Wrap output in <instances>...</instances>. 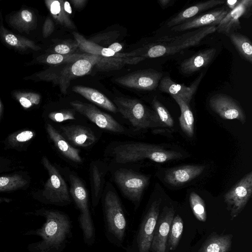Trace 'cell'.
<instances>
[{
    "mask_svg": "<svg viewBox=\"0 0 252 252\" xmlns=\"http://www.w3.org/2000/svg\"><path fill=\"white\" fill-rule=\"evenodd\" d=\"M145 58L136 56L128 58H105L101 57L95 64L96 67L103 71L119 70L126 64H135L145 60Z\"/></svg>",
    "mask_w": 252,
    "mask_h": 252,
    "instance_id": "obj_29",
    "label": "cell"
},
{
    "mask_svg": "<svg viewBox=\"0 0 252 252\" xmlns=\"http://www.w3.org/2000/svg\"><path fill=\"white\" fill-rule=\"evenodd\" d=\"M87 1L86 0H71V2L74 7L77 9L83 8Z\"/></svg>",
    "mask_w": 252,
    "mask_h": 252,
    "instance_id": "obj_48",
    "label": "cell"
},
{
    "mask_svg": "<svg viewBox=\"0 0 252 252\" xmlns=\"http://www.w3.org/2000/svg\"><path fill=\"white\" fill-rule=\"evenodd\" d=\"M229 10L226 6H222L220 8L210 11L173 27L171 30L183 32L195 28L218 26Z\"/></svg>",
    "mask_w": 252,
    "mask_h": 252,
    "instance_id": "obj_17",
    "label": "cell"
},
{
    "mask_svg": "<svg viewBox=\"0 0 252 252\" xmlns=\"http://www.w3.org/2000/svg\"><path fill=\"white\" fill-rule=\"evenodd\" d=\"M224 3V0H210L197 3L179 12L167 22V26L169 28L177 26L201 12Z\"/></svg>",
    "mask_w": 252,
    "mask_h": 252,
    "instance_id": "obj_24",
    "label": "cell"
},
{
    "mask_svg": "<svg viewBox=\"0 0 252 252\" xmlns=\"http://www.w3.org/2000/svg\"><path fill=\"white\" fill-rule=\"evenodd\" d=\"M9 23L18 31L28 33L36 28L37 17L32 11L24 9L12 15Z\"/></svg>",
    "mask_w": 252,
    "mask_h": 252,
    "instance_id": "obj_27",
    "label": "cell"
},
{
    "mask_svg": "<svg viewBox=\"0 0 252 252\" xmlns=\"http://www.w3.org/2000/svg\"><path fill=\"white\" fill-rule=\"evenodd\" d=\"M114 178L123 195L137 208L149 184V177L131 170L120 168L114 173Z\"/></svg>",
    "mask_w": 252,
    "mask_h": 252,
    "instance_id": "obj_10",
    "label": "cell"
},
{
    "mask_svg": "<svg viewBox=\"0 0 252 252\" xmlns=\"http://www.w3.org/2000/svg\"><path fill=\"white\" fill-rule=\"evenodd\" d=\"M90 54H72L61 55L53 53L45 56L41 59V62L52 65H60L74 63L76 61L85 58Z\"/></svg>",
    "mask_w": 252,
    "mask_h": 252,
    "instance_id": "obj_36",
    "label": "cell"
},
{
    "mask_svg": "<svg viewBox=\"0 0 252 252\" xmlns=\"http://www.w3.org/2000/svg\"><path fill=\"white\" fill-rule=\"evenodd\" d=\"M60 129L61 133L68 142L77 146L87 147L93 145L96 140L89 128L81 125L62 126Z\"/></svg>",
    "mask_w": 252,
    "mask_h": 252,
    "instance_id": "obj_20",
    "label": "cell"
},
{
    "mask_svg": "<svg viewBox=\"0 0 252 252\" xmlns=\"http://www.w3.org/2000/svg\"><path fill=\"white\" fill-rule=\"evenodd\" d=\"M55 24L53 20L50 17H47L43 25L42 35L44 38L49 36L54 32Z\"/></svg>",
    "mask_w": 252,
    "mask_h": 252,
    "instance_id": "obj_44",
    "label": "cell"
},
{
    "mask_svg": "<svg viewBox=\"0 0 252 252\" xmlns=\"http://www.w3.org/2000/svg\"><path fill=\"white\" fill-rule=\"evenodd\" d=\"M101 56L90 54L87 57L74 63L57 65L36 74V78L51 81L59 86L61 92L67 93L70 81L88 74L93 67L100 60Z\"/></svg>",
    "mask_w": 252,
    "mask_h": 252,
    "instance_id": "obj_5",
    "label": "cell"
},
{
    "mask_svg": "<svg viewBox=\"0 0 252 252\" xmlns=\"http://www.w3.org/2000/svg\"><path fill=\"white\" fill-rule=\"evenodd\" d=\"M33 130L23 129L10 134L5 138L4 144L7 149H13L18 151L23 150L35 136Z\"/></svg>",
    "mask_w": 252,
    "mask_h": 252,
    "instance_id": "obj_31",
    "label": "cell"
},
{
    "mask_svg": "<svg viewBox=\"0 0 252 252\" xmlns=\"http://www.w3.org/2000/svg\"><path fill=\"white\" fill-rule=\"evenodd\" d=\"M45 129L49 138L62 155L75 163H80L82 162L79 151L72 146L52 125L46 124Z\"/></svg>",
    "mask_w": 252,
    "mask_h": 252,
    "instance_id": "obj_23",
    "label": "cell"
},
{
    "mask_svg": "<svg viewBox=\"0 0 252 252\" xmlns=\"http://www.w3.org/2000/svg\"><path fill=\"white\" fill-rule=\"evenodd\" d=\"M252 0H241L240 3L234 9L229 10L216 26V31L229 36L241 29L240 19L249 17L251 14Z\"/></svg>",
    "mask_w": 252,
    "mask_h": 252,
    "instance_id": "obj_16",
    "label": "cell"
},
{
    "mask_svg": "<svg viewBox=\"0 0 252 252\" xmlns=\"http://www.w3.org/2000/svg\"><path fill=\"white\" fill-rule=\"evenodd\" d=\"M70 104L75 111L85 116L99 127L116 133L125 132V128L113 117L94 105L79 100L71 101Z\"/></svg>",
    "mask_w": 252,
    "mask_h": 252,
    "instance_id": "obj_12",
    "label": "cell"
},
{
    "mask_svg": "<svg viewBox=\"0 0 252 252\" xmlns=\"http://www.w3.org/2000/svg\"><path fill=\"white\" fill-rule=\"evenodd\" d=\"M103 211L106 238L113 245L122 247L127 222L120 198L113 190H108L104 195Z\"/></svg>",
    "mask_w": 252,
    "mask_h": 252,
    "instance_id": "obj_4",
    "label": "cell"
},
{
    "mask_svg": "<svg viewBox=\"0 0 252 252\" xmlns=\"http://www.w3.org/2000/svg\"><path fill=\"white\" fill-rule=\"evenodd\" d=\"M216 50L214 48L202 50L185 60L180 65L182 73L190 75L207 66L214 59Z\"/></svg>",
    "mask_w": 252,
    "mask_h": 252,
    "instance_id": "obj_22",
    "label": "cell"
},
{
    "mask_svg": "<svg viewBox=\"0 0 252 252\" xmlns=\"http://www.w3.org/2000/svg\"><path fill=\"white\" fill-rule=\"evenodd\" d=\"M78 48V45L75 40H67L55 46L54 52L61 55L72 54Z\"/></svg>",
    "mask_w": 252,
    "mask_h": 252,
    "instance_id": "obj_42",
    "label": "cell"
},
{
    "mask_svg": "<svg viewBox=\"0 0 252 252\" xmlns=\"http://www.w3.org/2000/svg\"><path fill=\"white\" fill-rule=\"evenodd\" d=\"M180 107L181 115L179 118L180 127L183 131L189 137L194 135V120L189 105L179 97L171 95Z\"/></svg>",
    "mask_w": 252,
    "mask_h": 252,
    "instance_id": "obj_32",
    "label": "cell"
},
{
    "mask_svg": "<svg viewBox=\"0 0 252 252\" xmlns=\"http://www.w3.org/2000/svg\"><path fill=\"white\" fill-rule=\"evenodd\" d=\"M241 0H227L225 1V6L231 10L237 7L241 2Z\"/></svg>",
    "mask_w": 252,
    "mask_h": 252,
    "instance_id": "obj_46",
    "label": "cell"
},
{
    "mask_svg": "<svg viewBox=\"0 0 252 252\" xmlns=\"http://www.w3.org/2000/svg\"><path fill=\"white\" fill-rule=\"evenodd\" d=\"M3 112V105L0 100V121L1 120Z\"/></svg>",
    "mask_w": 252,
    "mask_h": 252,
    "instance_id": "obj_51",
    "label": "cell"
},
{
    "mask_svg": "<svg viewBox=\"0 0 252 252\" xmlns=\"http://www.w3.org/2000/svg\"><path fill=\"white\" fill-rule=\"evenodd\" d=\"M41 161L49 177L41 191L40 200L45 203L60 206L70 204L72 200L69 191L59 170L46 157L43 156Z\"/></svg>",
    "mask_w": 252,
    "mask_h": 252,
    "instance_id": "obj_7",
    "label": "cell"
},
{
    "mask_svg": "<svg viewBox=\"0 0 252 252\" xmlns=\"http://www.w3.org/2000/svg\"><path fill=\"white\" fill-rule=\"evenodd\" d=\"M30 179L20 173H14L0 176V192H11L27 188Z\"/></svg>",
    "mask_w": 252,
    "mask_h": 252,
    "instance_id": "obj_33",
    "label": "cell"
},
{
    "mask_svg": "<svg viewBox=\"0 0 252 252\" xmlns=\"http://www.w3.org/2000/svg\"><path fill=\"white\" fill-rule=\"evenodd\" d=\"M114 161L124 164L148 159L158 163L180 159L183 155L180 152L164 149L161 147L143 142L121 143L112 151Z\"/></svg>",
    "mask_w": 252,
    "mask_h": 252,
    "instance_id": "obj_3",
    "label": "cell"
},
{
    "mask_svg": "<svg viewBox=\"0 0 252 252\" xmlns=\"http://www.w3.org/2000/svg\"><path fill=\"white\" fill-rule=\"evenodd\" d=\"M183 230V221L179 215L174 217L171 223L168 235V248L171 251L174 250L177 247Z\"/></svg>",
    "mask_w": 252,
    "mask_h": 252,
    "instance_id": "obj_37",
    "label": "cell"
},
{
    "mask_svg": "<svg viewBox=\"0 0 252 252\" xmlns=\"http://www.w3.org/2000/svg\"><path fill=\"white\" fill-rule=\"evenodd\" d=\"M73 35L78 45V47L85 53L105 58H124L139 56L138 49L129 53H115L108 48L103 47L90 41L77 32H73Z\"/></svg>",
    "mask_w": 252,
    "mask_h": 252,
    "instance_id": "obj_19",
    "label": "cell"
},
{
    "mask_svg": "<svg viewBox=\"0 0 252 252\" xmlns=\"http://www.w3.org/2000/svg\"><path fill=\"white\" fill-rule=\"evenodd\" d=\"M107 48L115 53H119V52L122 49L123 46L120 43L115 42L108 46Z\"/></svg>",
    "mask_w": 252,
    "mask_h": 252,
    "instance_id": "obj_47",
    "label": "cell"
},
{
    "mask_svg": "<svg viewBox=\"0 0 252 252\" xmlns=\"http://www.w3.org/2000/svg\"><path fill=\"white\" fill-rule=\"evenodd\" d=\"M216 31V26H207L180 36H163L139 49V56L158 58L174 55L185 49L198 45L205 37Z\"/></svg>",
    "mask_w": 252,
    "mask_h": 252,
    "instance_id": "obj_2",
    "label": "cell"
},
{
    "mask_svg": "<svg viewBox=\"0 0 252 252\" xmlns=\"http://www.w3.org/2000/svg\"><path fill=\"white\" fill-rule=\"evenodd\" d=\"M228 36L240 56L252 63V44L251 40L246 35L236 32Z\"/></svg>",
    "mask_w": 252,
    "mask_h": 252,
    "instance_id": "obj_35",
    "label": "cell"
},
{
    "mask_svg": "<svg viewBox=\"0 0 252 252\" xmlns=\"http://www.w3.org/2000/svg\"><path fill=\"white\" fill-rule=\"evenodd\" d=\"M48 117L53 121L59 123L76 119L74 111L72 109L53 112L49 114Z\"/></svg>",
    "mask_w": 252,
    "mask_h": 252,
    "instance_id": "obj_43",
    "label": "cell"
},
{
    "mask_svg": "<svg viewBox=\"0 0 252 252\" xmlns=\"http://www.w3.org/2000/svg\"><path fill=\"white\" fill-rule=\"evenodd\" d=\"M162 78V73L153 69L135 71L115 79V82L124 87L144 91L156 89Z\"/></svg>",
    "mask_w": 252,
    "mask_h": 252,
    "instance_id": "obj_13",
    "label": "cell"
},
{
    "mask_svg": "<svg viewBox=\"0 0 252 252\" xmlns=\"http://www.w3.org/2000/svg\"><path fill=\"white\" fill-rule=\"evenodd\" d=\"M118 112L137 129H146L159 122L155 112L135 98L117 97L113 100Z\"/></svg>",
    "mask_w": 252,
    "mask_h": 252,
    "instance_id": "obj_8",
    "label": "cell"
},
{
    "mask_svg": "<svg viewBox=\"0 0 252 252\" xmlns=\"http://www.w3.org/2000/svg\"><path fill=\"white\" fill-rule=\"evenodd\" d=\"M203 76V73L200 74L189 86L178 84L169 76H165L161 79L158 87L160 91L177 96L189 105Z\"/></svg>",
    "mask_w": 252,
    "mask_h": 252,
    "instance_id": "obj_18",
    "label": "cell"
},
{
    "mask_svg": "<svg viewBox=\"0 0 252 252\" xmlns=\"http://www.w3.org/2000/svg\"><path fill=\"white\" fill-rule=\"evenodd\" d=\"M13 95L21 106L25 109L38 105L41 100L40 95L33 92L16 91L13 93Z\"/></svg>",
    "mask_w": 252,
    "mask_h": 252,
    "instance_id": "obj_38",
    "label": "cell"
},
{
    "mask_svg": "<svg viewBox=\"0 0 252 252\" xmlns=\"http://www.w3.org/2000/svg\"><path fill=\"white\" fill-rule=\"evenodd\" d=\"M106 171L100 163L94 161L90 167L91 190L92 203L95 207L97 206L103 192L104 176Z\"/></svg>",
    "mask_w": 252,
    "mask_h": 252,
    "instance_id": "obj_26",
    "label": "cell"
},
{
    "mask_svg": "<svg viewBox=\"0 0 252 252\" xmlns=\"http://www.w3.org/2000/svg\"><path fill=\"white\" fill-rule=\"evenodd\" d=\"M72 90L99 107L114 113L118 112L114 103L97 90L82 85L74 86Z\"/></svg>",
    "mask_w": 252,
    "mask_h": 252,
    "instance_id": "obj_25",
    "label": "cell"
},
{
    "mask_svg": "<svg viewBox=\"0 0 252 252\" xmlns=\"http://www.w3.org/2000/svg\"><path fill=\"white\" fill-rule=\"evenodd\" d=\"M119 35V32L117 31L109 32L95 35L89 40L100 46L107 48L110 43L115 42Z\"/></svg>",
    "mask_w": 252,
    "mask_h": 252,
    "instance_id": "obj_41",
    "label": "cell"
},
{
    "mask_svg": "<svg viewBox=\"0 0 252 252\" xmlns=\"http://www.w3.org/2000/svg\"><path fill=\"white\" fill-rule=\"evenodd\" d=\"M189 203L192 212L195 218L200 221L206 220V212L204 201L195 192H191L189 195Z\"/></svg>",
    "mask_w": 252,
    "mask_h": 252,
    "instance_id": "obj_39",
    "label": "cell"
},
{
    "mask_svg": "<svg viewBox=\"0 0 252 252\" xmlns=\"http://www.w3.org/2000/svg\"><path fill=\"white\" fill-rule=\"evenodd\" d=\"M154 111L156 113L159 122L165 126L172 127L174 126V120L165 107L155 97L152 102Z\"/></svg>",
    "mask_w": 252,
    "mask_h": 252,
    "instance_id": "obj_40",
    "label": "cell"
},
{
    "mask_svg": "<svg viewBox=\"0 0 252 252\" xmlns=\"http://www.w3.org/2000/svg\"><path fill=\"white\" fill-rule=\"evenodd\" d=\"M63 8L65 11L68 15H70L72 13V9L70 3L68 1L64 0Z\"/></svg>",
    "mask_w": 252,
    "mask_h": 252,
    "instance_id": "obj_50",
    "label": "cell"
},
{
    "mask_svg": "<svg viewBox=\"0 0 252 252\" xmlns=\"http://www.w3.org/2000/svg\"><path fill=\"white\" fill-rule=\"evenodd\" d=\"M231 235H216L208 238L199 252H228L231 245Z\"/></svg>",
    "mask_w": 252,
    "mask_h": 252,
    "instance_id": "obj_34",
    "label": "cell"
},
{
    "mask_svg": "<svg viewBox=\"0 0 252 252\" xmlns=\"http://www.w3.org/2000/svg\"><path fill=\"white\" fill-rule=\"evenodd\" d=\"M69 181V193L79 211L78 221L84 241L86 244L92 246L95 240V230L89 207L88 192L76 175L70 174Z\"/></svg>",
    "mask_w": 252,
    "mask_h": 252,
    "instance_id": "obj_6",
    "label": "cell"
},
{
    "mask_svg": "<svg viewBox=\"0 0 252 252\" xmlns=\"http://www.w3.org/2000/svg\"><path fill=\"white\" fill-rule=\"evenodd\" d=\"M252 194V172L245 175L224 195L232 219L243 210Z\"/></svg>",
    "mask_w": 252,
    "mask_h": 252,
    "instance_id": "obj_11",
    "label": "cell"
},
{
    "mask_svg": "<svg viewBox=\"0 0 252 252\" xmlns=\"http://www.w3.org/2000/svg\"><path fill=\"white\" fill-rule=\"evenodd\" d=\"M39 213L45 221L41 228L32 233L41 238L35 244V252H63L72 235L69 217L53 209H41Z\"/></svg>",
    "mask_w": 252,
    "mask_h": 252,
    "instance_id": "obj_1",
    "label": "cell"
},
{
    "mask_svg": "<svg viewBox=\"0 0 252 252\" xmlns=\"http://www.w3.org/2000/svg\"><path fill=\"white\" fill-rule=\"evenodd\" d=\"M211 109L225 120H237L244 124L246 121L245 113L240 104L230 96L217 94L212 96L209 101Z\"/></svg>",
    "mask_w": 252,
    "mask_h": 252,
    "instance_id": "obj_14",
    "label": "cell"
},
{
    "mask_svg": "<svg viewBox=\"0 0 252 252\" xmlns=\"http://www.w3.org/2000/svg\"><path fill=\"white\" fill-rule=\"evenodd\" d=\"M45 3L52 17L58 24L68 29H75L69 15L64 10L63 0H46Z\"/></svg>",
    "mask_w": 252,
    "mask_h": 252,
    "instance_id": "obj_30",
    "label": "cell"
},
{
    "mask_svg": "<svg viewBox=\"0 0 252 252\" xmlns=\"http://www.w3.org/2000/svg\"><path fill=\"white\" fill-rule=\"evenodd\" d=\"M161 199L153 201L144 214L138 231L126 252H150L159 213Z\"/></svg>",
    "mask_w": 252,
    "mask_h": 252,
    "instance_id": "obj_9",
    "label": "cell"
},
{
    "mask_svg": "<svg viewBox=\"0 0 252 252\" xmlns=\"http://www.w3.org/2000/svg\"><path fill=\"white\" fill-rule=\"evenodd\" d=\"M158 2L161 7L164 9L172 5L174 1L173 0H158Z\"/></svg>",
    "mask_w": 252,
    "mask_h": 252,
    "instance_id": "obj_49",
    "label": "cell"
},
{
    "mask_svg": "<svg viewBox=\"0 0 252 252\" xmlns=\"http://www.w3.org/2000/svg\"><path fill=\"white\" fill-rule=\"evenodd\" d=\"M175 211L171 207H164L158 216L151 244V252H165L167 242Z\"/></svg>",
    "mask_w": 252,
    "mask_h": 252,
    "instance_id": "obj_15",
    "label": "cell"
},
{
    "mask_svg": "<svg viewBox=\"0 0 252 252\" xmlns=\"http://www.w3.org/2000/svg\"><path fill=\"white\" fill-rule=\"evenodd\" d=\"M0 35L2 40L9 46L16 49L26 50L31 49L38 51L41 49L33 41L26 37L15 34L3 26L0 27Z\"/></svg>",
    "mask_w": 252,
    "mask_h": 252,
    "instance_id": "obj_28",
    "label": "cell"
},
{
    "mask_svg": "<svg viewBox=\"0 0 252 252\" xmlns=\"http://www.w3.org/2000/svg\"><path fill=\"white\" fill-rule=\"evenodd\" d=\"M11 163L7 159L0 157V172L10 167Z\"/></svg>",
    "mask_w": 252,
    "mask_h": 252,
    "instance_id": "obj_45",
    "label": "cell"
},
{
    "mask_svg": "<svg viewBox=\"0 0 252 252\" xmlns=\"http://www.w3.org/2000/svg\"><path fill=\"white\" fill-rule=\"evenodd\" d=\"M203 165H187L177 167L166 172L164 181L173 186H179L189 182L203 172Z\"/></svg>",
    "mask_w": 252,
    "mask_h": 252,
    "instance_id": "obj_21",
    "label": "cell"
}]
</instances>
